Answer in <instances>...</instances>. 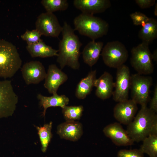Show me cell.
Instances as JSON below:
<instances>
[{
  "label": "cell",
  "instance_id": "obj_1",
  "mask_svg": "<svg viewBox=\"0 0 157 157\" xmlns=\"http://www.w3.org/2000/svg\"><path fill=\"white\" fill-rule=\"evenodd\" d=\"M62 37L59 44L57 62L62 69L67 66L73 69H79V59L82 44L74 30L66 22L62 26Z\"/></svg>",
  "mask_w": 157,
  "mask_h": 157
},
{
  "label": "cell",
  "instance_id": "obj_2",
  "mask_svg": "<svg viewBox=\"0 0 157 157\" xmlns=\"http://www.w3.org/2000/svg\"><path fill=\"white\" fill-rule=\"evenodd\" d=\"M74 30L92 40L106 35L108 32V23L101 18L93 15L81 13L73 20Z\"/></svg>",
  "mask_w": 157,
  "mask_h": 157
},
{
  "label": "cell",
  "instance_id": "obj_3",
  "mask_svg": "<svg viewBox=\"0 0 157 157\" xmlns=\"http://www.w3.org/2000/svg\"><path fill=\"white\" fill-rule=\"evenodd\" d=\"M22 65V60L16 46L0 39V78H12Z\"/></svg>",
  "mask_w": 157,
  "mask_h": 157
},
{
  "label": "cell",
  "instance_id": "obj_4",
  "mask_svg": "<svg viewBox=\"0 0 157 157\" xmlns=\"http://www.w3.org/2000/svg\"><path fill=\"white\" fill-rule=\"evenodd\" d=\"M156 115L147 106H141L133 121L127 125L126 130L134 142L142 141L149 135L151 124Z\"/></svg>",
  "mask_w": 157,
  "mask_h": 157
},
{
  "label": "cell",
  "instance_id": "obj_5",
  "mask_svg": "<svg viewBox=\"0 0 157 157\" xmlns=\"http://www.w3.org/2000/svg\"><path fill=\"white\" fill-rule=\"evenodd\" d=\"M149 45L142 42L131 50V65L137 73L141 75H149L154 72L151 53Z\"/></svg>",
  "mask_w": 157,
  "mask_h": 157
},
{
  "label": "cell",
  "instance_id": "obj_6",
  "mask_svg": "<svg viewBox=\"0 0 157 157\" xmlns=\"http://www.w3.org/2000/svg\"><path fill=\"white\" fill-rule=\"evenodd\" d=\"M101 55L106 66L116 69L124 65L129 57L125 46L118 41L107 42L103 47Z\"/></svg>",
  "mask_w": 157,
  "mask_h": 157
},
{
  "label": "cell",
  "instance_id": "obj_7",
  "mask_svg": "<svg viewBox=\"0 0 157 157\" xmlns=\"http://www.w3.org/2000/svg\"><path fill=\"white\" fill-rule=\"evenodd\" d=\"M153 80L150 76L138 73L131 77L130 89L131 99L141 106H147L150 100V91Z\"/></svg>",
  "mask_w": 157,
  "mask_h": 157
},
{
  "label": "cell",
  "instance_id": "obj_8",
  "mask_svg": "<svg viewBox=\"0 0 157 157\" xmlns=\"http://www.w3.org/2000/svg\"><path fill=\"white\" fill-rule=\"evenodd\" d=\"M18 101L11 81H0V118L12 116L15 110Z\"/></svg>",
  "mask_w": 157,
  "mask_h": 157
},
{
  "label": "cell",
  "instance_id": "obj_9",
  "mask_svg": "<svg viewBox=\"0 0 157 157\" xmlns=\"http://www.w3.org/2000/svg\"><path fill=\"white\" fill-rule=\"evenodd\" d=\"M117 69L115 90L112 96L113 99L119 102L128 99L131 75L129 67L125 65Z\"/></svg>",
  "mask_w": 157,
  "mask_h": 157
},
{
  "label": "cell",
  "instance_id": "obj_10",
  "mask_svg": "<svg viewBox=\"0 0 157 157\" xmlns=\"http://www.w3.org/2000/svg\"><path fill=\"white\" fill-rule=\"evenodd\" d=\"M35 28L41 34L46 36L58 37L61 33L63 27L56 16L52 13H42L38 17Z\"/></svg>",
  "mask_w": 157,
  "mask_h": 157
},
{
  "label": "cell",
  "instance_id": "obj_11",
  "mask_svg": "<svg viewBox=\"0 0 157 157\" xmlns=\"http://www.w3.org/2000/svg\"><path fill=\"white\" fill-rule=\"evenodd\" d=\"M21 71L22 77L27 85L39 83L45 79L47 73L42 64L38 61L26 63Z\"/></svg>",
  "mask_w": 157,
  "mask_h": 157
},
{
  "label": "cell",
  "instance_id": "obj_12",
  "mask_svg": "<svg viewBox=\"0 0 157 157\" xmlns=\"http://www.w3.org/2000/svg\"><path fill=\"white\" fill-rule=\"evenodd\" d=\"M138 109L137 104L132 99H128L115 105L114 117L120 124L128 125L134 119Z\"/></svg>",
  "mask_w": 157,
  "mask_h": 157
},
{
  "label": "cell",
  "instance_id": "obj_13",
  "mask_svg": "<svg viewBox=\"0 0 157 157\" xmlns=\"http://www.w3.org/2000/svg\"><path fill=\"white\" fill-rule=\"evenodd\" d=\"M104 135L109 138L115 145L119 146H127L132 145L134 142L118 123H111L103 129Z\"/></svg>",
  "mask_w": 157,
  "mask_h": 157
},
{
  "label": "cell",
  "instance_id": "obj_14",
  "mask_svg": "<svg viewBox=\"0 0 157 157\" xmlns=\"http://www.w3.org/2000/svg\"><path fill=\"white\" fill-rule=\"evenodd\" d=\"M67 75L54 64L49 66L45 82L44 88L52 94L57 93L60 86L68 79Z\"/></svg>",
  "mask_w": 157,
  "mask_h": 157
},
{
  "label": "cell",
  "instance_id": "obj_15",
  "mask_svg": "<svg viewBox=\"0 0 157 157\" xmlns=\"http://www.w3.org/2000/svg\"><path fill=\"white\" fill-rule=\"evenodd\" d=\"M73 4L81 13L91 15L103 13L111 5L109 0H74Z\"/></svg>",
  "mask_w": 157,
  "mask_h": 157
},
{
  "label": "cell",
  "instance_id": "obj_16",
  "mask_svg": "<svg viewBox=\"0 0 157 157\" xmlns=\"http://www.w3.org/2000/svg\"><path fill=\"white\" fill-rule=\"evenodd\" d=\"M57 133L61 138L76 141L83 134L82 125L75 121H66L58 126Z\"/></svg>",
  "mask_w": 157,
  "mask_h": 157
},
{
  "label": "cell",
  "instance_id": "obj_17",
  "mask_svg": "<svg viewBox=\"0 0 157 157\" xmlns=\"http://www.w3.org/2000/svg\"><path fill=\"white\" fill-rule=\"evenodd\" d=\"M96 87L95 94L97 97L102 100L110 98L112 95L115 83L112 76L109 72H105L94 83Z\"/></svg>",
  "mask_w": 157,
  "mask_h": 157
},
{
  "label": "cell",
  "instance_id": "obj_18",
  "mask_svg": "<svg viewBox=\"0 0 157 157\" xmlns=\"http://www.w3.org/2000/svg\"><path fill=\"white\" fill-rule=\"evenodd\" d=\"M102 42L92 40L84 47L82 52V58L84 62L90 67L97 62L103 47Z\"/></svg>",
  "mask_w": 157,
  "mask_h": 157
},
{
  "label": "cell",
  "instance_id": "obj_19",
  "mask_svg": "<svg viewBox=\"0 0 157 157\" xmlns=\"http://www.w3.org/2000/svg\"><path fill=\"white\" fill-rule=\"evenodd\" d=\"M39 104L44 109L42 115L45 116L47 109L50 107H59L62 108L67 106L69 102V98L65 95H59L57 93L50 97L39 94L37 96Z\"/></svg>",
  "mask_w": 157,
  "mask_h": 157
},
{
  "label": "cell",
  "instance_id": "obj_20",
  "mask_svg": "<svg viewBox=\"0 0 157 157\" xmlns=\"http://www.w3.org/2000/svg\"><path fill=\"white\" fill-rule=\"evenodd\" d=\"M26 49L33 58L57 56L58 54V50L47 45L42 40L34 44H27Z\"/></svg>",
  "mask_w": 157,
  "mask_h": 157
},
{
  "label": "cell",
  "instance_id": "obj_21",
  "mask_svg": "<svg viewBox=\"0 0 157 157\" xmlns=\"http://www.w3.org/2000/svg\"><path fill=\"white\" fill-rule=\"evenodd\" d=\"M96 71L90 72L87 76L83 78L78 83L76 90L75 96L79 99H84L90 93L94 86Z\"/></svg>",
  "mask_w": 157,
  "mask_h": 157
},
{
  "label": "cell",
  "instance_id": "obj_22",
  "mask_svg": "<svg viewBox=\"0 0 157 157\" xmlns=\"http://www.w3.org/2000/svg\"><path fill=\"white\" fill-rule=\"evenodd\" d=\"M138 36L142 42L149 44L157 38V20L149 18L145 24L139 31Z\"/></svg>",
  "mask_w": 157,
  "mask_h": 157
},
{
  "label": "cell",
  "instance_id": "obj_23",
  "mask_svg": "<svg viewBox=\"0 0 157 157\" xmlns=\"http://www.w3.org/2000/svg\"><path fill=\"white\" fill-rule=\"evenodd\" d=\"M52 122L45 124L43 126H36L41 145V150L45 152L52 136L51 131Z\"/></svg>",
  "mask_w": 157,
  "mask_h": 157
},
{
  "label": "cell",
  "instance_id": "obj_24",
  "mask_svg": "<svg viewBox=\"0 0 157 157\" xmlns=\"http://www.w3.org/2000/svg\"><path fill=\"white\" fill-rule=\"evenodd\" d=\"M142 141L140 151L149 157H157V136L149 135Z\"/></svg>",
  "mask_w": 157,
  "mask_h": 157
},
{
  "label": "cell",
  "instance_id": "obj_25",
  "mask_svg": "<svg viewBox=\"0 0 157 157\" xmlns=\"http://www.w3.org/2000/svg\"><path fill=\"white\" fill-rule=\"evenodd\" d=\"M41 3L46 12L50 13L65 10L69 6L67 0H42Z\"/></svg>",
  "mask_w": 157,
  "mask_h": 157
},
{
  "label": "cell",
  "instance_id": "obj_26",
  "mask_svg": "<svg viewBox=\"0 0 157 157\" xmlns=\"http://www.w3.org/2000/svg\"><path fill=\"white\" fill-rule=\"evenodd\" d=\"M83 111L82 105L65 106L62 108V112L66 121H75L80 119Z\"/></svg>",
  "mask_w": 157,
  "mask_h": 157
},
{
  "label": "cell",
  "instance_id": "obj_27",
  "mask_svg": "<svg viewBox=\"0 0 157 157\" xmlns=\"http://www.w3.org/2000/svg\"><path fill=\"white\" fill-rule=\"evenodd\" d=\"M41 36L40 33L35 29L31 31L27 30L21 37L22 39L26 42L27 44H32L41 40Z\"/></svg>",
  "mask_w": 157,
  "mask_h": 157
},
{
  "label": "cell",
  "instance_id": "obj_28",
  "mask_svg": "<svg viewBox=\"0 0 157 157\" xmlns=\"http://www.w3.org/2000/svg\"><path fill=\"white\" fill-rule=\"evenodd\" d=\"M117 157H144L139 149H121L117 154Z\"/></svg>",
  "mask_w": 157,
  "mask_h": 157
},
{
  "label": "cell",
  "instance_id": "obj_29",
  "mask_svg": "<svg viewBox=\"0 0 157 157\" xmlns=\"http://www.w3.org/2000/svg\"><path fill=\"white\" fill-rule=\"evenodd\" d=\"M130 16L133 24L135 26L141 25L143 21H147L149 18L144 14L138 12L133 13Z\"/></svg>",
  "mask_w": 157,
  "mask_h": 157
},
{
  "label": "cell",
  "instance_id": "obj_30",
  "mask_svg": "<svg viewBox=\"0 0 157 157\" xmlns=\"http://www.w3.org/2000/svg\"><path fill=\"white\" fill-rule=\"evenodd\" d=\"M137 5L142 9L150 8L156 3L155 0H135Z\"/></svg>",
  "mask_w": 157,
  "mask_h": 157
},
{
  "label": "cell",
  "instance_id": "obj_31",
  "mask_svg": "<svg viewBox=\"0 0 157 157\" xmlns=\"http://www.w3.org/2000/svg\"><path fill=\"white\" fill-rule=\"evenodd\" d=\"M153 96L150 99V107L151 110L156 113L157 112V85H156L154 89Z\"/></svg>",
  "mask_w": 157,
  "mask_h": 157
},
{
  "label": "cell",
  "instance_id": "obj_32",
  "mask_svg": "<svg viewBox=\"0 0 157 157\" xmlns=\"http://www.w3.org/2000/svg\"><path fill=\"white\" fill-rule=\"evenodd\" d=\"M149 135L157 136V115L154 117L151 124Z\"/></svg>",
  "mask_w": 157,
  "mask_h": 157
},
{
  "label": "cell",
  "instance_id": "obj_33",
  "mask_svg": "<svg viewBox=\"0 0 157 157\" xmlns=\"http://www.w3.org/2000/svg\"><path fill=\"white\" fill-rule=\"evenodd\" d=\"M152 60L155 61H157V49L154 50L153 53H151Z\"/></svg>",
  "mask_w": 157,
  "mask_h": 157
},
{
  "label": "cell",
  "instance_id": "obj_34",
  "mask_svg": "<svg viewBox=\"0 0 157 157\" xmlns=\"http://www.w3.org/2000/svg\"><path fill=\"white\" fill-rule=\"evenodd\" d=\"M154 14L155 16H157V4L156 3L155 4V7L154 9Z\"/></svg>",
  "mask_w": 157,
  "mask_h": 157
}]
</instances>
